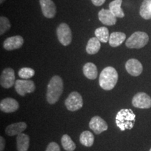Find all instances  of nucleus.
<instances>
[{"instance_id": "1a4fd4ad", "label": "nucleus", "mask_w": 151, "mask_h": 151, "mask_svg": "<svg viewBox=\"0 0 151 151\" xmlns=\"http://www.w3.org/2000/svg\"><path fill=\"white\" fill-rule=\"evenodd\" d=\"M15 72L11 68H6L1 72L0 77V83L3 88L9 89L15 83Z\"/></svg>"}, {"instance_id": "4468645a", "label": "nucleus", "mask_w": 151, "mask_h": 151, "mask_svg": "<svg viewBox=\"0 0 151 151\" xmlns=\"http://www.w3.org/2000/svg\"><path fill=\"white\" fill-rule=\"evenodd\" d=\"M99 20L105 25H114L116 23V17L111 11L107 9H101L98 14Z\"/></svg>"}, {"instance_id": "a878e982", "label": "nucleus", "mask_w": 151, "mask_h": 151, "mask_svg": "<svg viewBox=\"0 0 151 151\" xmlns=\"http://www.w3.org/2000/svg\"><path fill=\"white\" fill-rule=\"evenodd\" d=\"M35 74V71L33 69L29 67H23L21 68L18 71V76L20 78L26 79L27 80L28 78H32Z\"/></svg>"}, {"instance_id": "393cba45", "label": "nucleus", "mask_w": 151, "mask_h": 151, "mask_svg": "<svg viewBox=\"0 0 151 151\" xmlns=\"http://www.w3.org/2000/svg\"><path fill=\"white\" fill-rule=\"evenodd\" d=\"M62 146L66 151H73L76 148L74 142L67 134H64L61 139Z\"/></svg>"}, {"instance_id": "20e7f679", "label": "nucleus", "mask_w": 151, "mask_h": 151, "mask_svg": "<svg viewBox=\"0 0 151 151\" xmlns=\"http://www.w3.org/2000/svg\"><path fill=\"white\" fill-rule=\"evenodd\" d=\"M149 37L146 32H136L126 41V46L129 48L139 49L144 47L148 43Z\"/></svg>"}, {"instance_id": "6ab92c4d", "label": "nucleus", "mask_w": 151, "mask_h": 151, "mask_svg": "<svg viewBox=\"0 0 151 151\" xmlns=\"http://www.w3.org/2000/svg\"><path fill=\"white\" fill-rule=\"evenodd\" d=\"M126 35L123 32H113L111 34L109 37V44L112 47H118L122 44L125 41Z\"/></svg>"}, {"instance_id": "423d86ee", "label": "nucleus", "mask_w": 151, "mask_h": 151, "mask_svg": "<svg viewBox=\"0 0 151 151\" xmlns=\"http://www.w3.org/2000/svg\"><path fill=\"white\" fill-rule=\"evenodd\" d=\"M83 98L78 92H72L65 100V106L70 111H76L82 108Z\"/></svg>"}, {"instance_id": "f03ea898", "label": "nucleus", "mask_w": 151, "mask_h": 151, "mask_svg": "<svg viewBox=\"0 0 151 151\" xmlns=\"http://www.w3.org/2000/svg\"><path fill=\"white\" fill-rule=\"evenodd\" d=\"M118 80V73L115 68H104L99 75V86L105 90H111L115 88Z\"/></svg>"}, {"instance_id": "dca6fc26", "label": "nucleus", "mask_w": 151, "mask_h": 151, "mask_svg": "<svg viewBox=\"0 0 151 151\" xmlns=\"http://www.w3.org/2000/svg\"><path fill=\"white\" fill-rule=\"evenodd\" d=\"M26 128H27V124L25 122H16V123L7 126L5 129V132L7 135L12 137V136L18 135L22 133V132L24 131Z\"/></svg>"}, {"instance_id": "6e6552de", "label": "nucleus", "mask_w": 151, "mask_h": 151, "mask_svg": "<svg viewBox=\"0 0 151 151\" xmlns=\"http://www.w3.org/2000/svg\"><path fill=\"white\" fill-rule=\"evenodd\" d=\"M132 104L136 108L150 109L151 107V97L145 92L136 94L132 99Z\"/></svg>"}, {"instance_id": "9d476101", "label": "nucleus", "mask_w": 151, "mask_h": 151, "mask_svg": "<svg viewBox=\"0 0 151 151\" xmlns=\"http://www.w3.org/2000/svg\"><path fill=\"white\" fill-rule=\"evenodd\" d=\"M89 127L96 134H100L101 132L108 129V124L99 116H94L92 118L90 121Z\"/></svg>"}, {"instance_id": "5701e85b", "label": "nucleus", "mask_w": 151, "mask_h": 151, "mask_svg": "<svg viewBox=\"0 0 151 151\" xmlns=\"http://www.w3.org/2000/svg\"><path fill=\"white\" fill-rule=\"evenodd\" d=\"M94 135L90 131H84L80 135V142L86 147H90L94 143Z\"/></svg>"}, {"instance_id": "2f4dec72", "label": "nucleus", "mask_w": 151, "mask_h": 151, "mask_svg": "<svg viewBox=\"0 0 151 151\" xmlns=\"http://www.w3.org/2000/svg\"><path fill=\"white\" fill-rule=\"evenodd\" d=\"M150 151H151V148H150Z\"/></svg>"}, {"instance_id": "412c9836", "label": "nucleus", "mask_w": 151, "mask_h": 151, "mask_svg": "<svg viewBox=\"0 0 151 151\" xmlns=\"http://www.w3.org/2000/svg\"><path fill=\"white\" fill-rule=\"evenodd\" d=\"M100 48V41L97 37H92L88 41L86 46V52L90 55H94L99 52Z\"/></svg>"}, {"instance_id": "39448f33", "label": "nucleus", "mask_w": 151, "mask_h": 151, "mask_svg": "<svg viewBox=\"0 0 151 151\" xmlns=\"http://www.w3.org/2000/svg\"><path fill=\"white\" fill-rule=\"evenodd\" d=\"M57 36L61 44L67 46L72 40V34L69 26L66 23H61L57 28Z\"/></svg>"}, {"instance_id": "4be33fe9", "label": "nucleus", "mask_w": 151, "mask_h": 151, "mask_svg": "<svg viewBox=\"0 0 151 151\" xmlns=\"http://www.w3.org/2000/svg\"><path fill=\"white\" fill-rule=\"evenodd\" d=\"M139 13L141 16L145 20L151 19V0H143Z\"/></svg>"}, {"instance_id": "7c9ffc66", "label": "nucleus", "mask_w": 151, "mask_h": 151, "mask_svg": "<svg viewBox=\"0 0 151 151\" xmlns=\"http://www.w3.org/2000/svg\"><path fill=\"white\" fill-rule=\"evenodd\" d=\"M5 1V0H0V3H1V4H2L3 2H4V1Z\"/></svg>"}, {"instance_id": "0eeeda50", "label": "nucleus", "mask_w": 151, "mask_h": 151, "mask_svg": "<svg viewBox=\"0 0 151 151\" xmlns=\"http://www.w3.org/2000/svg\"><path fill=\"white\" fill-rule=\"evenodd\" d=\"M15 89L17 93L21 96H24L27 93H32L35 91L36 86L35 83L30 80H17L15 83Z\"/></svg>"}, {"instance_id": "c756f323", "label": "nucleus", "mask_w": 151, "mask_h": 151, "mask_svg": "<svg viewBox=\"0 0 151 151\" xmlns=\"http://www.w3.org/2000/svg\"><path fill=\"white\" fill-rule=\"evenodd\" d=\"M0 142H1V146H0V150L3 151L5 147V140L3 137H0Z\"/></svg>"}, {"instance_id": "f8f14e48", "label": "nucleus", "mask_w": 151, "mask_h": 151, "mask_svg": "<svg viewBox=\"0 0 151 151\" xmlns=\"http://www.w3.org/2000/svg\"><path fill=\"white\" fill-rule=\"evenodd\" d=\"M126 70L133 76H139L143 71V66L139 60L130 59L125 64Z\"/></svg>"}, {"instance_id": "bb28decb", "label": "nucleus", "mask_w": 151, "mask_h": 151, "mask_svg": "<svg viewBox=\"0 0 151 151\" xmlns=\"http://www.w3.org/2000/svg\"><path fill=\"white\" fill-rule=\"evenodd\" d=\"M11 24L9 19L6 17L1 16L0 18V35H2L10 29Z\"/></svg>"}, {"instance_id": "2eb2a0df", "label": "nucleus", "mask_w": 151, "mask_h": 151, "mask_svg": "<svg viewBox=\"0 0 151 151\" xmlns=\"http://www.w3.org/2000/svg\"><path fill=\"white\" fill-rule=\"evenodd\" d=\"M19 104L13 98H6L0 102V109L4 113H13L18 110Z\"/></svg>"}, {"instance_id": "9b49d317", "label": "nucleus", "mask_w": 151, "mask_h": 151, "mask_svg": "<svg viewBox=\"0 0 151 151\" xmlns=\"http://www.w3.org/2000/svg\"><path fill=\"white\" fill-rule=\"evenodd\" d=\"M41 11L46 18H52L56 14V6L52 0H39Z\"/></svg>"}, {"instance_id": "b1692460", "label": "nucleus", "mask_w": 151, "mask_h": 151, "mask_svg": "<svg viewBox=\"0 0 151 151\" xmlns=\"http://www.w3.org/2000/svg\"><path fill=\"white\" fill-rule=\"evenodd\" d=\"M94 34H95L96 37L100 41V42L106 43L109 40L110 36H109V29H107V27H101L97 28L94 32Z\"/></svg>"}, {"instance_id": "f257e3e1", "label": "nucleus", "mask_w": 151, "mask_h": 151, "mask_svg": "<svg viewBox=\"0 0 151 151\" xmlns=\"http://www.w3.org/2000/svg\"><path fill=\"white\" fill-rule=\"evenodd\" d=\"M64 89L63 81L59 76H55L50 79L47 87L46 100L50 104H54L60 99Z\"/></svg>"}, {"instance_id": "aec40b11", "label": "nucleus", "mask_w": 151, "mask_h": 151, "mask_svg": "<svg viewBox=\"0 0 151 151\" xmlns=\"http://www.w3.org/2000/svg\"><path fill=\"white\" fill-rule=\"evenodd\" d=\"M122 0H114L109 4V10L115 15L116 18H122L124 16V14L121 8Z\"/></svg>"}, {"instance_id": "ddd939ff", "label": "nucleus", "mask_w": 151, "mask_h": 151, "mask_svg": "<svg viewBox=\"0 0 151 151\" xmlns=\"http://www.w3.org/2000/svg\"><path fill=\"white\" fill-rule=\"evenodd\" d=\"M24 39L21 36H14L7 38L4 42V48L6 50L18 49L23 45Z\"/></svg>"}, {"instance_id": "7ed1b4c3", "label": "nucleus", "mask_w": 151, "mask_h": 151, "mask_svg": "<svg viewBox=\"0 0 151 151\" xmlns=\"http://www.w3.org/2000/svg\"><path fill=\"white\" fill-rule=\"evenodd\" d=\"M136 120V115L131 109H121L117 113L116 118V125L121 131L132 129Z\"/></svg>"}, {"instance_id": "c85d7f7f", "label": "nucleus", "mask_w": 151, "mask_h": 151, "mask_svg": "<svg viewBox=\"0 0 151 151\" xmlns=\"http://www.w3.org/2000/svg\"><path fill=\"white\" fill-rule=\"evenodd\" d=\"M92 4L96 6H100L105 2L106 0H91Z\"/></svg>"}, {"instance_id": "a211bd4d", "label": "nucleus", "mask_w": 151, "mask_h": 151, "mask_svg": "<svg viewBox=\"0 0 151 151\" xmlns=\"http://www.w3.org/2000/svg\"><path fill=\"white\" fill-rule=\"evenodd\" d=\"M83 71L85 76L90 80H94L97 77V68L94 64L88 62L83 66Z\"/></svg>"}, {"instance_id": "cd10ccee", "label": "nucleus", "mask_w": 151, "mask_h": 151, "mask_svg": "<svg viewBox=\"0 0 151 151\" xmlns=\"http://www.w3.org/2000/svg\"><path fill=\"white\" fill-rule=\"evenodd\" d=\"M46 151H60V146L55 142H51L47 146Z\"/></svg>"}, {"instance_id": "f3484780", "label": "nucleus", "mask_w": 151, "mask_h": 151, "mask_svg": "<svg viewBox=\"0 0 151 151\" xmlns=\"http://www.w3.org/2000/svg\"><path fill=\"white\" fill-rule=\"evenodd\" d=\"M18 151H27L29 147V137L25 134L21 133L16 137Z\"/></svg>"}]
</instances>
